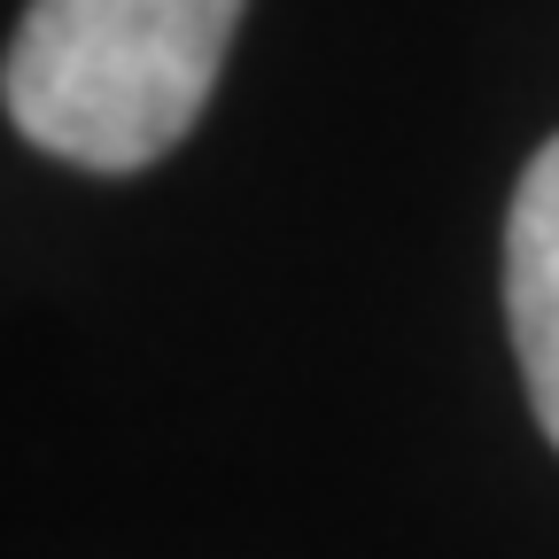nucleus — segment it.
Segmentation results:
<instances>
[{
  "label": "nucleus",
  "mask_w": 559,
  "mask_h": 559,
  "mask_svg": "<svg viewBox=\"0 0 559 559\" xmlns=\"http://www.w3.org/2000/svg\"><path fill=\"white\" fill-rule=\"evenodd\" d=\"M241 0H32L0 102L32 148L79 171H148L194 132Z\"/></svg>",
  "instance_id": "f257e3e1"
},
{
  "label": "nucleus",
  "mask_w": 559,
  "mask_h": 559,
  "mask_svg": "<svg viewBox=\"0 0 559 559\" xmlns=\"http://www.w3.org/2000/svg\"><path fill=\"white\" fill-rule=\"evenodd\" d=\"M506 319L521 349V381L544 419V436L559 443V140L528 156L513 187L506 218Z\"/></svg>",
  "instance_id": "f03ea898"
}]
</instances>
